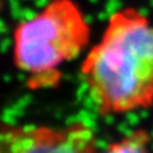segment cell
Masks as SVG:
<instances>
[{"label":"cell","mask_w":153,"mask_h":153,"mask_svg":"<svg viewBox=\"0 0 153 153\" xmlns=\"http://www.w3.org/2000/svg\"><path fill=\"white\" fill-rule=\"evenodd\" d=\"M82 81L101 116L153 106V23L141 11L113 12L81 65Z\"/></svg>","instance_id":"1"},{"label":"cell","mask_w":153,"mask_h":153,"mask_svg":"<svg viewBox=\"0 0 153 153\" xmlns=\"http://www.w3.org/2000/svg\"><path fill=\"white\" fill-rule=\"evenodd\" d=\"M91 25L74 0H51L13 30L12 60L31 89L59 83V68L88 46Z\"/></svg>","instance_id":"2"},{"label":"cell","mask_w":153,"mask_h":153,"mask_svg":"<svg viewBox=\"0 0 153 153\" xmlns=\"http://www.w3.org/2000/svg\"><path fill=\"white\" fill-rule=\"evenodd\" d=\"M0 153H97V137L81 122L60 128L3 123Z\"/></svg>","instance_id":"3"},{"label":"cell","mask_w":153,"mask_h":153,"mask_svg":"<svg viewBox=\"0 0 153 153\" xmlns=\"http://www.w3.org/2000/svg\"><path fill=\"white\" fill-rule=\"evenodd\" d=\"M151 135L146 129H135L112 142L102 153H151Z\"/></svg>","instance_id":"4"},{"label":"cell","mask_w":153,"mask_h":153,"mask_svg":"<svg viewBox=\"0 0 153 153\" xmlns=\"http://www.w3.org/2000/svg\"><path fill=\"white\" fill-rule=\"evenodd\" d=\"M3 7H4V0H0V12L3 11Z\"/></svg>","instance_id":"5"}]
</instances>
